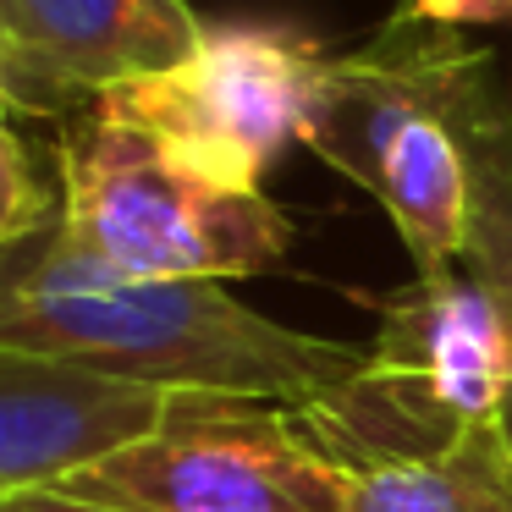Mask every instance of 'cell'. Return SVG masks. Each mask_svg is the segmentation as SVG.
Masks as SVG:
<instances>
[{"label": "cell", "instance_id": "obj_1", "mask_svg": "<svg viewBox=\"0 0 512 512\" xmlns=\"http://www.w3.org/2000/svg\"><path fill=\"white\" fill-rule=\"evenodd\" d=\"M0 347L155 391L314 408L364 369L369 347L309 336L237 303L221 281H133L83 259L50 221L0 248Z\"/></svg>", "mask_w": 512, "mask_h": 512}, {"label": "cell", "instance_id": "obj_2", "mask_svg": "<svg viewBox=\"0 0 512 512\" xmlns=\"http://www.w3.org/2000/svg\"><path fill=\"white\" fill-rule=\"evenodd\" d=\"M512 347L501 309L463 265L413 276L380 309L369 358L336 397L303 408V430L347 468L424 463L468 430L501 424Z\"/></svg>", "mask_w": 512, "mask_h": 512}, {"label": "cell", "instance_id": "obj_3", "mask_svg": "<svg viewBox=\"0 0 512 512\" xmlns=\"http://www.w3.org/2000/svg\"><path fill=\"white\" fill-rule=\"evenodd\" d=\"M452 28H402L336 56L309 149L391 215L419 276L463 265L468 155L457 138V78L468 61Z\"/></svg>", "mask_w": 512, "mask_h": 512}, {"label": "cell", "instance_id": "obj_4", "mask_svg": "<svg viewBox=\"0 0 512 512\" xmlns=\"http://www.w3.org/2000/svg\"><path fill=\"white\" fill-rule=\"evenodd\" d=\"M56 226L83 259L133 281L265 276L292 254V221L259 188H221L100 111L61 144Z\"/></svg>", "mask_w": 512, "mask_h": 512}, {"label": "cell", "instance_id": "obj_5", "mask_svg": "<svg viewBox=\"0 0 512 512\" xmlns=\"http://www.w3.org/2000/svg\"><path fill=\"white\" fill-rule=\"evenodd\" d=\"M56 490L122 512H342L353 474L303 430L298 408L177 391L149 435Z\"/></svg>", "mask_w": 512, "mask_h": 512}, {"label": "cell", "instance_id": "obj_6", "mask_svg": "<svg viewBox=\"0 0 512 512\" xmlns=\"http://www.w3.org/2000/svg\"><path fill=\"white\" fill-rule=\"evenodd\" d=\"M331 67L336 56L287 28H199L177 67L122 83L94 111L149 133L221 188H259L292 144H309Z\"/></svg>", "mask_w": 512, "mask_h": 512}, {"label": "cell", "instance_id": "obj_7", "mask_svg": "<svg viewBox=\"0 0 512 512\" xmlns=\"http://www.w3.org/2000/svg\"><path fill=\"white\" fill-rule=\"evenodd\" d=\"M188 0H0V67L28 105H61L149 72L199 45Z\"/></svg>", "mask_w": 512, "mask_h": 512}, {"label": "cell", "instance_id": "obj_8", "mask_svg": "<svg viewBox=\"0 0 512 512\" xmlns=\"http://www.w3.org/2000/svg\"><path fill=\"white\" fill-rule=\"evenodd\" d=\"M177 391L0 347V501L56 490L166 419Z\"/></svg>", "mask_w": 512, "mask_h": 512}, {"label": "cell", "instance_id": "obj_9", "mask_svg": "<svg viewBox=\"0 0 512 512\" xmlns=\"http://www.w3.org/2000/svg\"><path fill=\"white\" fill-rule=\"evenodd\" d=\"M452 116H457V138H463V155H468L463 270L501 309L507 347H512V94L496 89L490 50L479 45L468 50ZM501 441L512 452V380H507V408H501Z\"/></svg>", "mask_w": 512, "mask_h": 512}, {"label": "cell", "instance_id": "obj_10", "mask_svg": "<svg viewBox=\"0 0 512 512\" xmlns=\"http://www.w3.org/2000/svg\"><path fill=\"white\" fill-rule=\"evenodd\" d=\"M342 512H512V452L501 424L468 430L452 452L353 474Z\"/></svg>", "mask_w": 512, "mask_h": 512}, {"label": "cell", "instance_id": "obj_11", "mask_svg": "<svg viewBox=\"0 0 512 512\" xmlns=\"http://www.w3.org/2000/svg\"><path fill=\"white\" fill-rule=\"evenodd\" d=\"M56 215L61 210L45 193V182H39L28 144L12 133V127H0V248H12V243H23V237L45 232Z\"/></svg>", "mask_w": 512, "mask_h": 512}, {"label": "cell", "instance_id": "obj_12", "mask_svg": "<svg viewBox=\"0 0 512 512\" xmlns=\"http://www.w3.org/2000/svg\"><path fill=\"white\" fill-rule=\"evenodd\" d=\"M512 0H397L391 23L402 28H485L507 23Z\"/></svg>", "mask_w": 512, "mask_h": 512}, {"label": "cell", "instance_id": "obj_13", "mask_svg": "<svg viewBox=\"0 0 512 512\" xmlns=\"http://www.w3.org/2000/svg\"><path fill=\"white\" fill-rule=\"evenodd\" d=\"M0 512H122V507H94V501H72L61 490H23V496H6Z\"/></svg>", "mask_w": 512, "mask_h": 512}, {"label": "cell", "instance_id": "obj_14", "mask_svg": "<svg viewBox=\"0 0 512 512\" xmlns=\"http://www.w3.org/2000/svg\"><path fill=\"white\" fill-rule=\"evenodd\" d=\"M6 100H12V89H6V67H0V127H6Z\"/></svg>", "mask_w": 512, "mask_h": 512}, {"label": "cell", "instance_id": "obj_15", "mask_svg": "<svg viewBox=\"0 0 512 512\" xmlns=\"http://www.w3.org/2000/svg\"><path fill=\"white\" fill-rule=\"evenodd\" d=\"M188 6H193V0H188Z\"/></svg>", "mask_w": 512, "mask_h": 512}]
</instances>
